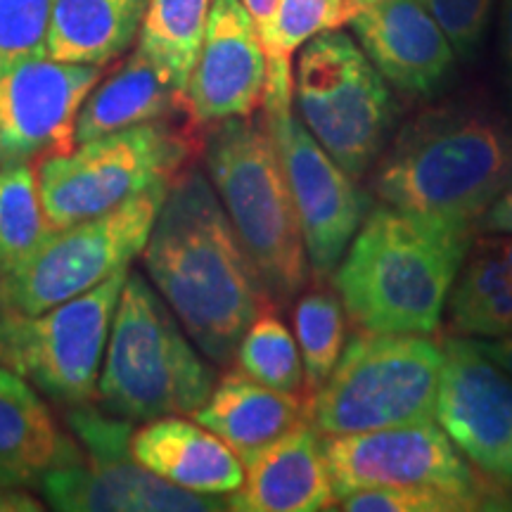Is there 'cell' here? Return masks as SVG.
Returning a JSON list of instances; mask_svg holds the SVG:
<instances>
[{"instance_id": "1", "label": "cell", "mask_w": 512, "mask_h": 512, "mask_svg": "<svg viewBox=\"0 0 512 512\" xmlns=\"http://www.w3.org/2000/svg\"><path fill=\"white\" fill-rule=\"evenodd\" d=\"M143 261L192 344L216 366L235 361L247 328L273 304L214 185L197 166L181 171L166 190Z\"/></svg>"}, {"instance_id": "2", "label": "cell", "mask_w": 512, "mask_h": 512, "mask_svg": "<svg viewBox=\"0 0 512 512\" xmlns=\"http://www.w3.org/2000/svg\"><path fill=\"white\" fill-rule=\"evenodd\" d=\"M472 233L467 223L375 207L332 273L351 323L366 332L432 335Z\"/></svg>"}, {"instance_id": "3", "label": "cell", "mask_w": 512, "mask_h": 512, "mask_svg": "<svg viewBox=\"0 0 512 512\" xmlns=\"http://www.w3.org/2000/svg\"><path fill=\"white\" fill-rule=\"evenodd\" d=\"M512 185V131L477 107L408 121L373 174L382 204L475 226Z\"/></svg>"}, {"instance_id": "4", "label": "cell", "mask_w": 512, "mask_h": 512, "mask_svg": "<svg viewBox=\"0 0 512 512\" xmlns=\"http://www.w3.org/2000/svg\"><path fill=\"white\" fill-rule=\"evenodd\" d=\"M204 166L235 235L275 306L290 304L309 283L302 223L264 117H235L204 133Z\"/></svg>"}, {"instance_id": "5", "label": "cell", "mask_w": 512, "mask_h": 512, "mask_svg": "<svg viewBox=\"0 0 512 512\" xmlns=\"http://www.w3.org/2000/svg\"><path fill=\"white\" fill-rule=\"evenodd\" d=\"M219 377L195 351L181 320L138 271H128L102 358L95 406L114 418L147 422L195 415Z\"/></svg>"}, {"instance_id": "6", "label": "cell", "mask_w": 512, "mask_h": 512, "mask_svg": "<svg viewBox=\"0 0 512 512\" xmlns=\"http://www.w3.org/2000/svg\"><path fill=\"white\" fill-rule=\"evenodd\" d=\"M444 361V347L427 335L358 330L311 394V427L332 437L434 420Z\"/></svg>"}, {"instance_id": "7", "label": "cell", "mask_w": 512, "mask_h": 512, "mask_svg": "<svg viewBox=\"0 0 512 512\" xmlns=\"http://www.w3.org/2000/svg\"><path fill=\"white\" fill-rule=\"evenodd\" d=\"M200 128L192 119L150 121L38 162V190L50 228L95 219L155 185H171L204 150Z\"/></svg>"}, {"instance_id": "8", "label": "cell", "mask_w": 512, "mask_h": 512, "mask_svg": "<svg viewBox=\"0 0 512 512\" xmlns=\"http://www.w3.org/2000/svg\"><path fill=\"white\" fill-rule=\"evenodd\" d=\"M299 119L351 178L382 155L394 126V98L363 48L344 31L328 29L306 41L294 69Z\"/></svg>"}, {"instance_id": "9", "label": "cell", "mask_w": 512, "mask_h": 512, "mask_svg": "<svg viewBox=\"0 0 512 512\" xmlns=\"http://www.w3.org/2000/svg\"><path fill=\"white\" fill-rule=\"evenodd\" d=\"M169 185L107 214L55 228L17 264L0 268V316L43 313L93 290L143 254Z\"/></svg>"}, {"instance_id": "10", "label": "cell", "mask_w": 512, "mask_h": 512, "mask_svg": "<svg viewBox=\"0 0 512 512\" xmlns=\"http://www.w3.org/2000/svg\"><path fill=\"white\" fill-rule=\"evenodd\" d=\"M126 278L128 268L55 309L0 316V366L67 411L93 406Z\"/></svg>"}, {"instance_id": "11", "label": "cell", "mask_w": 512, "mask_h": 512, "mask_svg": "<svg viewBox=\"0 0 512 512\" xmlns=\"http://www.w3.org/2000/svg\"><path fill=\"white\" fill-rule=\"evenodd\" d=\"M69 430L83 444L38 482L46 503L64 512H216L228 496L197 494L164 482L133 458V422L100 408H69Z\"/></svg>"}, {"instance_id": "12", "label": "cell", "mask_w": 512, "mask_h": 512, "mask_svg": "<svg viewBox=\"0 0 512 512\" xmlns=\"http://www.w3.org/2000/svg\"><path fill=\"white\" fill-rule=\"evenodd\" d=\"M261 117L283 162L311 273L330 278L366 219V195L297 117L294 76H268Z\"/></svg>"}, {"instance_id": "13", "label": "cell", "mask_w": 512, "mask_h": 512, "mask_svg": "<svg viewBox=\"0 0 512 512\" xmlns=\"http://www.w3.org/2000/svg\"><path fill=\"white\" fill-rule=\"evenodd\" d=\"M325 460L337 501L361 489L432 486L482 503V484L434 420L384 430L323 437Z\"/></svg>"}, {"instance_id": "14", "label": "cell", "mask_w": 512, "mask_h": 512, "mask_svg": "<svg viewBox=\"0 0 512 512\" xmlns=\"http://www.w3.org/2000/svg\"><path fill=\"white\" fill-rule=\"evenodd\" d=\"M105 67L27 57L0 67V169L76 150V119Z\"/></svg>"}, {"instance_id": "15", "label": "cell", "mask_w": 512, "mask_h": 512, "mask_svg": "<svg viewBox=\"0 0 512 512\" xmlns=\"http://www.w3.org/2000/svg\"><path fill=\"white\" fill-rule=\"evenodd\" d=\"M444 351L434 418L477 470L512 484V375L475 339L448 337Z\"/></svg>"}, {"instance_id": "16", "label": "cell", "mask_w": 512, "mask_h": 512, "mask_svg": "<svg viewBox=\"0 0 512 512\" xmlns=\"http://www.w3.org/2000/svg\"><path fill=\"white\" fill-rule=\"evenodd\" d=\"M268 57L242 0H214L200 55L183 88L185 110L197 126H211L261 110Z\"/></svg>"}, {"instance_id": "17", "label": "cell", "mask_w": 512, "mask_h": 512, "mask_svg": "<svg viewBox=\"0 0 512 512\" xmlns=\"http://www.w3.org/2000/svg\"><path fill=\"white\" fill-rule=\"evenodd\" d=\"M349 24L377 72L403 93L434 95L453 72L456 50L422 0H380Z\"/></svg>"}, {"instance_id": "18", "label": "cell", "mask_w": 512, "mask_h": 512, "mask_svg": "<svg viewBox=\"0 0 512 512\" xmlns=\"http://www.w3.org/2000/svg\"><path fill=\"white\" fill-rule=\"evenodd\" d=\"M245 479L228 496L238 512H318L337 501L332 491L323 434L311 422L242 458Z\"/></svg>"}, {"instance_id": "19", "label": "cell", "mask_w": 512, "mask_h": 512, "mask_svg": "<svg viewBox=\"0 0 512 512\" xmlns=\"http://www.w3.org/2000/svg\"><path fill=\"white\" fill-rule=\"evenodd\" d=\"M131 453L152 475L197 494L228 496L245 479L238 453L190 415L143 422L131 437Z\"/></svg>"}, {"instance_id": "20", "label": "cell", "mask_w": 512, "mask_h": 512, "mask_svg": "<svg viewBox=\"0 0 512 512\" xmlns=\"http://www.w3.org/2000/svg\"><path fill=\"white\" fill-rule=\"evenodd\" d=\"M306 406L309 399L302 394L278 392L242 370H230L216 380L209 399L192 418L226 441L242 460L309 422Z\"/></svg>"}, {"instance_id": "21", "label": "cell", "mask_w": 512, "mask_h": 512, "mask_svg": "<svg viewBox=\"0 0 512 512\" xmlns=\"http://www.w3.org/2000/svg\"><path fill=\"white\" fill-rule=\"evenodd\" d=\"M43 396L0 366V486L29 489L76 451Z\"/></svg>"}, {"instance_id": "22", "label": "cell", "mask_w": 512, "mask_h": 512, "mask_svg": "<svg viewBox=\"0 0 512 512\" xmlns=\"http://www.w3.org/2000/svg\"><path fill=\"white\" fill-rule=\"evenodd\" d=\"M176 114H188L183 91L152 57L136 48L83 100L76 119V143L150 121L174 119Z\"/></svg>"}, {"instance_id": "23", "label": "cell", "mask_w": 512, "mask_h": 512, "mask_svg": "<svg viewBox=\"0 0 512 512\" xmlns=\"http://www.w3.org/2000/svg\"><path fill=\"white\" fill-rule=\"evenodd\" d=\"M150 0H55L46 55L72 64H107L138 38Z\"/></svg>"}, {"instance_id": "24", "label": "cell", "mask_w": 512, "mask_h": 512, "mask_svg": "<svg viewBox=\"0 0 512 512\" xmlns=\"http://www.w3.org/2000/svg\"><path fill=\"white\" fill-rule=\"evenodd\" d=\"M496 235L470 247L448 297L451 328L460 335L512 337V233Z\"/></svg>"}, {"instance_id": "25", "label": "cell", "mask_w": 512, "mask_h": 512, "mask_svg": "<svg viewBox=\"0 0 512 512\" xmlns=\"http://www.w3.org/2000/svg\"><path fill=\"white\" fill-rule=\"evenodd\" d=\"M214 0H150L138 46L183 91L200 55Z\"/></svg>"}, {"instance_id": "26", "label": "cell", "mask_w": 512, "mask_h": 512, "mask_svg": "<svg viewBox=\"0 0 512 512\" xmlns=\"http://www.w3.org/2000/svg\"><path fill=\"white\" fill-rule=\"evenodd\" d=\"M292 318L304 363V387L313 394L328 380L347 347V311L335 292L313 287L297 299Z\"/></svg>"}, {"instance_id": "27", "label": "cell", "mask_w": 512, "mask_h": 512, "mask_svg": "<svg viewBox=\"0 0 512 512\" xmlns=\"http://www.w3.org/2000/svg\"><path fill=\"white\" fill-rule=\"evenodd\" d=\"M235 363L238 370L266 387L302 394L304 363L297 337L275 313V304L266 306L249 325L235 351Z\"/></svg>"}, {"instance_id": "28", "label": "cell", "mask_w": 512, "mask_h": 512, "mask_svg": "<svg viewBox=\"0 0 512 512\" xmlns=\"http://www.w3.org/2000/svg\"><path fill=\"white\" fill-rule=\"evenodd\" d=\"M34 164L0 169V268L24 259L50 233Z\"/></svg>"}, {"instance_id": "29", "label": "cell", "mask_w": 512, "mask_h": 512, "mask_svg": "<svg viewBox=\"0 0 512 512\" xmlns=\"http://www.w3.org/2000/svg\"><path fill=\"white\" fill-rule=\"evenodd\" d=\"M349 19L347 0H278L271 29L261 36L268 74H294L292 55L313 36L342 27Z\"/></svg>"}, {"instance_id": "30", "label": "cell", "mask_w": 512, "mask_h": 512, "mask_svg": "<svg viewBox=\"0 0 512 512\" xmlns=\"http://www.w3.org/2000/svg\"><path fill=\"white\" fill-rule=\"evenodd\" d=\"M55 0H0V67L46 55Z\"/></svg>"}, {"instance_id": "31", "label": "cell", "mask_w": 512, "mask_h": 512, "mask_svg": "<svg viewBox=\"0 0 512 512\" xmlns=\"http://www.w3.org/2000/svg\"><path fill=\"white\" fill-rule=\"evenodd\" d=\"M344 510L351 512H467L479 505L470 498L446 494L432 486H382L344 496Z\"/></svg>"}, {"instance_id": "32", "label": "cell", "mask_w": 512, "mask_h": 512, "mask_svg": "<svg viewBox=\"0 0 512 512\" xmlns=\"http://www.w3.org/2000/svg\"><path fill=\"white\" fill-rule=\"evenodd\" d=\"M430 15L444 29L456 55L475 57L489 29L494 0H422Z\"/></svg>"}, {"instance_id": "33", "label": "cell", "mask_w": 512, "mask_h": 512, "mask_svg": "<svg viewBox=\"0 0 512 512\" xmlns=\"http://www.w3.org/2000/svg\"><path fill=\"white\" fill-rule=\"evenodd\" d=\"M477 228L484 233H512V185L477 221Z\"/></svg>"}, {"instance_id": "34", "label": "cell", "mask_w": 512, "mask_h": 512, "mask_svg": "<svg viewBox=\"0 0 512 512\" xmlns=\"http://www.w3.org/2000/svg\"><path fill=\"white\" fill-rule=\"evenodd\" d=\"M43 510V505L27 489H3L0 486V512H34Z\"/></svg>"}, {"instance_id": "35", "label": "cell", "mask_w": 512, "mask_h": 512, "mask_svg": "<svg viewBox=\"0 0 512 512\" xmlns=\"http://www.w3.org/2000/svg\"><path fill=\"white\" fill-rule=\"evenodd\" d=\"M477 347L484 351L491 361L498 363L505 373L512 375V337L508 339H475Z\"/></svg>"}, {"instance_id": "36", "label": "cell", "mask_w": 512, "mask_h": 512, "mask_svg": "<svg viewBox=\"0 0 512 512\" xmlns=\"http://www.w3.org/2000/svg\"><path fill=\"white\" fill-rule=\"evenodd\" d=\"M249 15H252L256 29H259V36H266L268 29H271L275 10H278V0H242Z\"/></svg>"}, {"instance_id": "37", "label": "cell", "mask_w": 512, "mask_h": 512, "mask_svg": "<svg viewBox=\"0 0 512 512\" xmlns=\"http://www.w3.org/2000/svg\"><path fill=\"white\" fill-rule=\"evenodd\" d=\"M503 60H505V72H508V81L512 88V0H503Z\"/></svg>"}, {"instance_id": "38", "label": "cell", "mask_w": 512, "mask_h": 512, "mask_svg": "<svg viewBox=\"0 0 512 512\" xmlns=\"http://www.w3.org/2000/svg\"><path fill=\"white\" fill-rule=\"evenodd\" d=\"M347 3H349L351 17H354L361 8H366V5H373V3H380V0H347Z\"/></svg>"}]
</instances>
